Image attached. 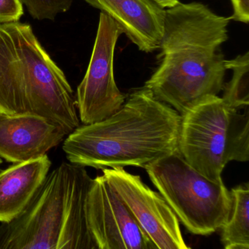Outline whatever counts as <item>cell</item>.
I'll return each mask as SVG.
<instances>
[{
  "label": "cell",
  "instance_id": "1",
  "mask_svg": "<svg viewBox=\"0 0 249 249\" xmlns=\"http://www.w3.org/2000/svg\"><path fill=\"white\" fill-rule=\"evenodd\" d=\"M230 20L199 2L166 11L160 65L144 87L180 116L218 95L227 71L220 47L228 39Z\"/></svg>",
  "mask_w": 249,
  "mask_h": 249
},
{
  "label": "cell",
  "instance_id": "2",
  "mask_svg": "<svg viewBox=\"0 0 249 249\" xmlns=\"http://www.w3.org/2000/svg\"><path fill=\"white\" fill-rule=\"evenodd\" d=\"M181 116L145 87L100 122L78 126L64 141L71 164L97 170L135 166L179 153Z\"/></svg>",
  "mask_w": 249,
  "mask_h": 249
},
{
  "label": "cell",
  "instance_id": "3",
  "mask_svg": "<svg viewBox=\"0 0 249 249\" xmlns=\"http://www.w3.org/2000/svg\"><path fill=\"white\" fill-rule=\"evenodd\" d=\"M77 110L65 73L31 26L0 24V113L43 116L69 135L80 126Z\"/></svg>",
  "mask_w": 249,
  "mask_h": 249
},
{
  "label": "cell",
  "instance_id": "4",
  "mask_svg": "<svg viewBox=\"0 0 249 249\" xmlns=\"http://www.w3.org/2000/svg\"><path fill=\"white\" fill-rule=\"evenodd\" d=\"M91 180L84 167L62 162L18 217L1 223L0 249H97L86 212Z\"/></svg>",
  "mask_w": 249,
  "mask_h": 249
},
{
  "label": "cell",
  "instance_id": "5",
  "mask_svg": "<svg viewBox=\"0 0 249 249\" xmlns=\"http://www.w3.org/2000/svg\"><path fill=\"white\" fill-rule=\"evenodd\" d=\"M178 151L184 160L212 181L231 161L249 160V113H241L221 97L210 96L181 116Z\"/></svg>",
  "mask_w": 249,
  "mask_h": 249
},
{
  "label": "cell",
  "instance_id": "6",
  "mask_svg": "<svg viewBox=\"0 0 249 249\" xmlns=\"http://www.w3.org/2000/svg\"><path fill=\"white\" fill-rule=\"evenodd\" d=\"M145 170L178 221L192 234L209 235L228 219L230 191L223 182L212 181L196 171L180 153L162 157Z\"/></svg>",
  "mask_w": 249,
  "mask_h": 249
},
{
  "label": "cell",
  "instance_id": "7",
  "mask_svg": "<svg viewBox=\"0 0 249 249\" xmlns=\"http://www.w3.org/2000/svg\"><path fill=\"white\" fill-rule=\"evenodd\" d=\"M122 34L119 25L102 12L89 65L77 89V109L84 124L109 117L126 100L116 85L113 72L115 47Z\"/></svg>",
  "mask_w": 249,
  "mask_h": 249
},
{
  "label": "cell",
  "instance_id": "8",
  "mask_svg": "<svg viewBox=\"0 0 249 249\" xmlns=\"http://www.w3.org/2000/svg\"><path fill=\"white\" fill-rule=\"evenodd\" d=\"M103 177L123 201L156 249H188L176 214L160 192L124 167L103 169Z\"/></svg>",
  "mask_w": 249,
  "mask_h": 249
},
{
  "label": "cell",
  "instance_id": "9",
  "mask_svg": "<svg viewBox=\"0 0 249 249\" xmlns=\"http://www.w3.org/2000/svg\"><path fill=\"white\" fill-rule=\"evenodd\" d=\"M86 212L97 249H156L103 176L91 180Z\"/></svg>",
  "mask_w": 249,
  "mask_h": 249
},
{
  "label": "cell",
  "instance_id": "10",
  "mask_svg": "<svg viewBox=\"0 0 249 249\" xmlns=\"http://www.w3.org/2000/svg\"><path fill=\"white\" fill-rule=\"evenodd\" d=\"M68 135L43 116L0 113V157L13 164L40 158Z\"/></svg>",
  "mask_w": 249,
  "mask_h": 249
},
{
  "label": "cell",
  "instance_id": "11",
  "mask_svg": "<svg viewBox=\"0 0 249 249\" xmlns=\"http://www.w3.org/2000/svg\"><path fill=\"white\" fill-rule=\"evenodd\" d=\"M84 1L110 17L141 52L151 53L160 48L166 11L153 0Z\"/></svg>",
  "mask_w": 249,
  "mask_h": 249
},
{
  "label": "cell",
  "instance_id": "12",
  "mask_svg": "<svg viewBox=\"0 0 249 249\" xmlns=\"http://www.w3.org/2000/svg\"><path fill=\"white\" fill-rule=\"evenodd\" d=\"M52 161L47 154L15 163L0 172V224L11 222L28 206L46 176Z\"/></svg>",
  "mask_w": 249,
  "mask_h": 249
},
{
  "label": "cell",
  "instance_id": "13",
  "mask_svg": "<svg viewBox=\"0 0 249 249\" xmlns=\"http://www.w3.org/2000/svg\"><path fill=\"white\" fill-rule=\"evenodd\" d=\"M231 211L221 227V242L225 249H249V183L230 191Z\"/></svg>",
  "mask_w": 249,
  "mask_h": 249
},
{
  "label": "cell",
  "instance_id": "14",
  "mask_svg": "<svg viewBox=\"0 0 249 249\" xmlns=\"http://www.w3.org/2000/svg\"><path fill=\"white\" fill-rule=\"evenodd\" d=\"M227 70L233 71L231 80L224 85L221 98L230 107L240 110L249 105V53L225 61Z\"/></svg>",
  "mask_w": 249,
  "mask_h": 249
},
{
  "label": "cell",
  "instance_id": "15",
  "mask_svg": "<svg viewBox=\"0 0 249 249\" xmlns=\"http://www.w3.org/2000/svg\"><path fill=\"white\" fill-rule=\"evenodd\" d=\"M34 19L53 21L71 8L73 0H21Z\"/></svg>",
  "mask_w": 249,
  "mask_h": 249
},
{
  "label": "cell",
  "instance_id": "16",
  "mask_svg": "<svg viewBox=\"0 0 249 249\" xmlns=\"http://www.w3.org/2000/svg\"><path fill=\"white\" fill-rule=\"evenodd\" d=\"M23 14L21 0H0V24L17 22Z\"/></svg>",
  "mask_w": 249,
  "mask_h": 249
},
{
  "label": "cell",
  "instance_id": "17",
  "mask_svg": "<svg viewBox=\"0 0 249 249\" xmlns=\"http://www.w3.org/2000/svg\"><path fill=\"white\" fill-rule=\"evenodd\" d=\"M234 13L230 19L248 24L249 21V0H231Z\"/></svg>",
  "mask_w": 249,
  "mask_h": 249
},
{
  "label": "cell",
  "instance_id": "18",
  "mask_svg": "<svg viewBox=\"0 0 249 249\" xmlns=\"http://www.w3.org/2000/svg\"><path fill=\"white\" fill-rule=\"evenodd\" d=\"M153 1L161 8H168V9L174 8L176 5L180 3L179 0H153Z\"/></svg>",
  "mask_w": 249,
  "mask_h": 249
},
{
  "label": "cell",
  "instance_id": "19",
  "mask_svg": "<svg viewBox=\"0 0 249 249\" xmlns=\"http://www.w3.org/2000/svg\"><path fill=\"white\" fill-rule=\"evenodd\" d=\"M2 159L0 158V164H2Z\"/></svg>",
  "mask_w": 249,
  "mask_h": 249
}]
</instances>
